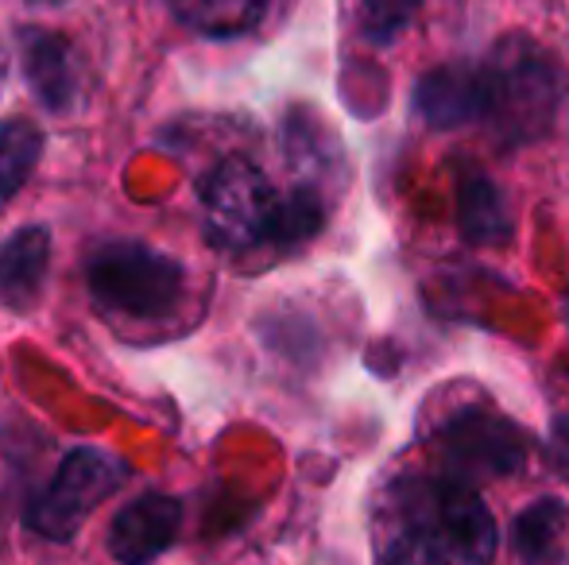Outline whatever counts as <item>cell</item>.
Instances as JSON below:
<instances>
[{"label":"cell","mask_w":569,"mask_h":565,"mask_svg":"<svg viewBox=\"0 0 569 565\" xmlns=\"http://www.w3.org/2000/svg\"><path fill=\"white\" fill-rule=\"evenodd\" d=\"M28 4H36V8H59V4H70V0H28Z\"/></svg>","instance_id":"d6986e66"},{"label":"cell","mask_w":569,"mask_h":565,"mask_svg":"<svg viewBox=\"0 0 569 565\" xmlns=\"http://www.w3.org/2000/svg\"><path fill=\"white\" fill-rule=\"evenodd\" d=\"M488 78V124L503 143H531L555 129L562 105V74L542 47L523 36H508L492 47L485 62Z\"/></svg>","instance_id":"6da1fadb"},{"label":"cell","mask_w":569,"mask_h":565,"mask_svg":"<svg viewBox=\"0 0 569 565\" xmlns=\"http://www.w3.org/2000/svg\"><path fill=\"white\" fill-rule=\"evenodd\" d=\"M283 194L268 174L248 159H226L202 182V221L206 236L226 252H252L276 244V221Z\"/></svg>","instance_id":"3957f363"},{"label":"cell","mask_w":569,"mask_h":565,"mask_svg":"<svg viewBox=\"0 0 569 565\" xmlns=\"http://www.w3.org/2000/svg\"><path fill=\"white\" fill-rule=\"evenodd\" d=\"M39 155H43V132L36 124L23 117L0 121V210L23 190Z\"/></svg>","instance_id":"5bb4252c"},{"label":"cell","mask_w":569,"mask_h":565,"mask_svg":"<svg viewBox=\"0 0 569 565\" xmlns=\"http://www.w3.org/2000/svg\"><path fill=\"white\" fill-rule=\"evenodd\" d=\"M415 113L430 129H469L488 121V78L485 67L469 62H446L415 82Z\"/></svg>","instance_id":"ba28073f"},{"label":"cell","mask_w":569,"mask_h":565,"mask_svg":"<svg viewBox=\"0 0 569 565\" xmlns=\"http://www.w3.org/2000/svg\"><path fill=\"white\" fill-rule=\"evenodd\" d=\"M86 291L106 314L167 317L187 291V268L143 241L101 244L86 260Z\"/></svg>","instance_id":"7a4b0ae2"},{"label":"cell","mask_w":569,"mask_h":565,"mask_svg":"<svg viewBox=\"0 0 569 565\" xmlns=\"http://www.w3.org/2000/svg\"><path fill=\"white\" fill-rule=\"evenodd\" d=\"M128 468L101 445H78L59 461L47 488L23 512L28 531H36L47 543H70L82 531V523L106 504L124 484Z\"/></svg>","instance_id":"277c9868"},{"label":"cell","mask_w":569,"mask_h":565,"mask_svg":"<svg viewBox=\"0 0 569 565\" xmlns=\"http://www.w3.org/2000/svg\"><path fill=\"white\" fill-rule=\"evenodd\" d=\"M174 20L210 39H237L260 28L271 0H167Z\"/></svg>","instance_id":"4fadbf2b"},{"label":"cell","mask_w":569,"mask_h":565,"mask_svg":"<svg viewBox=\"0 0 569 565\" xmlns=\"http://www.w3.org/2000/svg\"><path fill=\"white\" fill-rule=\"evenodd\" d=\"M511 551L523 565H566V504L555 496L531 504L511 523Z\"/></svg>","instance_id":"7c38bea8"},{"label":"cell","mask_w":569,"mask_h":565,"mask_svg":"<svg viewBox=\"0 0 569 565\" xmlns=\"http://www.w3.org/2000/svg\"><path fill=\"white\" fill-rule=\"evenodd\" d=\"M399 519H411L419 527L435 531L438 538L453 546L469 565H492L496 551H500V531H496L492 512L477 488L457 476H427V481L403 484L396 500Z\"/></svg>","instance_id":"5b68a950"},{"label":"cell","mask_w":569,"mask_h":565,"mask_svg":"<svg viewBox=\"0 0 569 565\" xmlns=\"http://www.w3.org/2000/svg\"><path fill=\"white\" fill-rule=\"evenodd\" d=\"M182 527V500L167 492H143L128 500L109 527V554L117 565H151L174 543Z\"/></svg>","instance_id":"52a82bcc"},{"label":"cell","mask_w":569,"mask_h":565,"mask_svg":"<svg viewBox=\"0 0 569 565\" xmlns=\"http://www.w3.org/2000/svg\"><path fill=\"white\" fill-rule=\"evenodd\" d=\"M47 268H51V233L47 225L16 229L8 241H0V306L31 310L43 294Z\"/></svg>","instance_id":"30bf717a"},{"label":"cell","mask_w":569,"mask_h":565,"mask_svg":"<svg viewBox=\"0 0 569 565\" xmlns=\"http://www.w3.org/2000/svg\"><path fill=\"white\" fill-rule=\"evenodd\" d=\"M380 565H469L446 538L403 519L380 546Z\"/></svg>","instance_id":"9a60e30c"},{"label":"cell","mask_w":569,"mask_h":565,"mask_svg":"<svg viewBox=\"0 0 569 565\" xmlns=\"http://www.w3.org/2000/svg\"><path fill=\"white\" fill-rule=\"evenodd\" d=\"M457 225L461 236L477 249H496L511 241V210L503 190L488 174L465 171L457 182Z\"/></svg>","instance_id":"8fae6325"},{"label":"cell","mask_w":569,"mask_h":565,"mask_svg":"<svg viewBox=\"0 0 569 565\" xmlns=\"http://www.w3.org/2000/svg\"><path fill=\"white\" fill-rule=\"evenodd\" d=\"M419 8H422V0H360L357 28H360V36H365V43L391 47L411 28Z\"/></svg>","instance_id":"e0dca14e"},{"label":"cell","mask_w":569,"mask_h":565,"mask_svg":"<svg viewBox=\"0 0 569 565\" xmlns=\"http://www.w3.org/2000/svg\"><path fill=\"white\" fill-rule=\"evenodd\" d=\"M326 225V198L315 182H299L295 190L283 194L276 221V249H299V244L315 241Z\"/></svg>","instance_id":"2e32d148"},{"label":"cell","mask_w":569,"mask_h":565,"mask_svg":"<svg viewBox=\"0 0 569 565\" xmlns=\"http://www.w3.org/2000/svg\"><path fill=\"white\" fill-rule=\"evenodd\" d=\"M550 457H555L562 468H569V411L558 415L555 426H550Z\"/></svg>","instance_id":"ac0fdd59"},{"label":"cell","mask_w":569,"mask_h":565,"mask_svg":"<svg viewBox=\"0 0 569 565\" xmlns=\"http://www.w3.org/2000/svg\"><path fill=\"white\" fill-rule=\"evenodd\" d=\"M16 47H20V74L28 82L31 98L47 113H70L78 105V85H82L74 43L59 31L23 28Z\"/></svg>","instance_id":"9c48e42d"},{"label":"cell","mask_w":569,"mask_h":565,"mask_svg":"<svg viewBox=\"0 0 569 565\" xmlns=\"http://www.w3.org/2000/svg\"><path fill=\"white\" fill-rule=\"evenodd\" d=\"M435 453L442 461V473L457 476L465 484L492 481V476H511L527 461L523 430L508 418L492 415L485 407L457 411L446 418L435 434Z\"/></svg>","instance_id":"8992f818"}]
</instances>
